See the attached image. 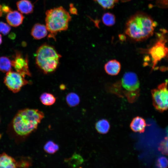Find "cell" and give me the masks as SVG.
Instances as JSON below:
<instances>
[{"label": "cell", "instance_id": "cell-29", "mask_svg": "<svg viewBox=\"0 0 168 168\" xmlns=\"http://www.w3.org/2000/svg\"><path fill=\"white\" fill-rule=\"evenodd\" d=\"M16 34L12 32L10 33L8 35L9 38L12 40L15 39L16 38Z\"/></svg>", "mask_w": 168, "mask_h": 168}, {"label": "cell", "instance_id": "cell-5", "mask_svg": "<svg viewBox=\"0 0 168 168\" xmlns=\"http://www.w3.org/2000/svg\"><path fill=\"white\" fill-rule=\"evenodd\" d=\"M61 57L53 47L44 44L40 46L36 51L35 62L44 73H49L57 68Z\"/></svg>", "mask_w": 168, "mask_h": 168}, {"label": "cell", "instance_id": "cell-31", "mask_svg": "<svg viewBox=\"0 0 168 168\" xmlns=\"http://www.w3.org/2000/svg\"><path fill=\"white\" fill-rule=\"evenodd\" d=\"M2 43V36L0 34V45Z\"/></svg>", "mask_w": 168, "mask_h": 168}, {"label": "cell", "instance_id": "cell-13", "mask_svg": "<svg viewBox=\"0 0 168 168\" xmlns=\"http://www.w3.org/2000/svg\"><path fill=\"white\" fill-rule=\"evenodd\" d=\"M121 68L120 62L116 59L109 60L105 65L104 69L106 72L111 76H116L119 72Z\"/></svg>", "mask_w": 168, "mask_h": 168}, {"label": "cell", "instance_id": "cell-15", "mask_svg": "<svg viewBox=\"0 0 168 168\" xmlns=\"http://www.w3.org/2000/svg\"><path fill=\"white\" fill-rule=\"evenodd\" d=\"M16 5L18 10L21 13L28 14L33 11L34 5L29 0H20L17 2Z\"/></svg>", "mask_w": 168, "mask_h": 168}, {"label": "cell", "instance_id": "cell-17", "mask_svg": "<svg viewBox=\"0 0 168 168\" xmlns=\"http://www.w3.org/2000/svg\"><path fill=\"white\" fill-rule=\"evenodd\" d=\"M12 61L7 57L2 56L0 57V71L7 73L12 70Z\"/></svg>", "mask_w": 168, "mask_h": 168}, {"label": "cell", "instance_id": "cell-26", "mask_svg": "<svg viewBox=\"0 0 168 168\" xmlns=\"http://www.w3.org/2000/svg\"><path fill=\"white\" fill-rule=\"evenodd\" d=\"M11 30L9 25L2 21H0V33L4 35L8 34Z\"/></svg>", "mask_w": 168, "mask_h": 168}, {"label": "cell", "instance_id": "cell-10", "mask_svg": "<svg viewBox=\"0 0 168 168\" xmlns=\"http://www.w3.org/2000/svg\"><path fill=\"white\" fill-rule=\"evenodd\" d=\"M24 17L21 13L17 11H11L7 14L6 19L10 26L16 27L21 25Z\"/></svg>", "mask_w": 168, "mask_h": 168}, {"label": "cell", "instance_id": "cell-3", "mask_svg": "<svg viewBox=\"0 0 168 168\" xmlns=\"http://www.w3.org/2000/svg\"><path fill=\"white\" fill-rule=\"evenodd\" d=\"M44 117V113L38 109L27 108L20 110L13 118V129L18 135L27 136L37 129Z\"/></svg>", "mask_w": 168, "mask_h": 168}, {"label": "cell", "instance_id": "cell-22", "mask_svg": "<svg viewBox=\"0 0 168 168\" xmlns=\"http://www.w3.org/2000/svg\"><path fill=\"white\" fill-rule=\"evenodd\" d=\"M58 145L52 141L47 142L44 147V151L49 154H53L56 153L59 149Z\"/></svg>", "mask_w": 168, "mask_h": 168}, {"label": "cell", "instance_id": "cell-9", "mask_svg": "<svg viewBox=\"0 0 168 168\" xmlns=\"http://www.w3.org/2000/svg\"><path fill=\"white\" fill-rule=\"evenodd\" d=\"M12 67L16 71L25 76H31L28 66V57H24L19 51L16 50L15 54L13 56V59L11 60Z\"/></svg>", "mask_w": 168, "mask_h": 168}, {"label": "cell", "instance_id": "cell-19", "mask_svg": "<svg viewBox=\"0 0 168 168\" xmlns=\"http://www.w3.org/2000/svg\"><path fill=\"white\" fill-rule=\"evenodd\" d=\"M83 161L84 160L82 156L76 153L70 158L65 160V161L67 162L69 165L74 167L80 165Z\"/></svg>", "mask_w": 168, "mask_h": 168}, {"label": "cell", "instance_id": "cell-7", "mask_svg": "<svg viewBox=\"0 0 168 168\" xmlns=\"http://www.w3.org/2000/svg\"><path fill=\"white\" fill-rule=\"evenodd\" d=\"M168 82L166 81L151 91L153 105L156 110L161 112L168 109Z\"/></svg>", "mask_w": 168, "mask_h": 168}, {"label": "cell", "instance_id": "cell-27", "mask_svg": "<svg viewBox=\"0 0 168 168\" xmlns=\"http://www.w3.org/2000/svg\"><path fill=\"white\" fill-rule=\"evenodd\" d=\"M1 11L2 15H3V14H7L12 11V10L9 6L3 4L2 5Z\"/></svg>", "mask_w": 168, "mask_h": 168}, {"label": "cell", "instance_id": "cell-20", "mask_svg": "<svg viewBox=\"0 0 168 168\" xmlns=\"http://www.w3.org/2000/svg\"><path fill=\"white\" fill-rule=\"evenodd\" d=\"M67 104L71 107H75L80 103V99L79 96L76 93L71 92L67 95L66 98Z\"/></svg>", "mask_w": 168, "mask_h": 168}, {"label": "cell", "instance_id": "cell-4", "mask_svg": "<svg viewBox=\"0 0 168 168\" xmlns=\"http://www.w3.org/2000/svg\"><path fill=\"white\" fill-rule=\"evenodd\" d=\"M45 26L49 38H55L58 33L67 30L72 20L70 13L62 6L47 10L45 12Z\"/></svg>", "mask_w": 168, "mask_h": 168}, {"label": "cell", "instance_id": "cell-32", "mask_svg": "<svg viewBox=\"0 0 168 168\" xmlns=\"http://www.w3.org/2000/svg\"><path fill=\"white\" fill-rule=\"evenodd\" d=\"M167 136H168V128L167 129Z\"/></svg>", "mask_w": 168, "mask_h": 168}, {"label": "cell", "instance_id": "cell-25", "mask_svg": "<svg viewBox=\"0 0 168 168\" xmlns=\"http://www.w3.org/2000/svg\"><path fill=\"white\" fill-rule=\"evenodd\" d=\"M156 166L159 168H166L168 166V159L165 156H161L157 160Z\"/></svg>", "mask_w": 168, "mask_h": 168}, {"label": "cell", "instance_id": "cell-11", "mask_svg": "<svg viewBox=\"0 0 168 168\" xmlns=\"http://www.w3.org/2000/svg\"><path fill=\"white\" fill-rule=\"evenodd\" d=\"M19 167V161L6 153L0 154V168Z\"/></svg>", "mask_w": 168, "mask_h": 168}, {"label": "cell", "instance_id": "cell-12", "mask_svg": "<svg viewBox=\"0 0 168 168\" xmlns=\"http://www.w3.org/2000/svg\"><path fill=\"white\" fill-rule=\"evenodd\" d=\"M48 32L45 25L36 23L33 26L31 29V35L35 39L39 40L46 37Z\"/></svg>", "mask_w": 168, "mask_h": 168}, {"label": "cell", "instance_id": "cell-23", "mask_svg": "<svg viewBox=\"0 0 168 168\" xmlns=\"http://www.w3.org/2000/svg\"><path fill=\"white\" fill-rule=\"evenodd\" d=\"M104 9L113 8L118 0H94Z\"/></svg>", "mask_w": 168, "mask_h": 168}, {"label": "cell", "instance_id": "cell-2", "mask_svg": "<svg viewBox=\"0 0 168 168\" xmlns=\"http://www.w3.org/2000/svg\"><path fill=\"white\" fill-rule=\"evenodd\" d=\"M108 92L120 97H126L130 103L137 101L140 94V82L137 74L133 72H125L118 81L105 85Z\"/></svg>", "mask_w": 168, "mask_h": 168}, {"label": "cell", "instance_id": "cell-1", "mask_svg": "<svg viewBox=\"0 0 168 168\" xmlns=\"http://www.w3.org/2000/svg\"><path fill=\"white\" fill-rule=\"evenodd\" d=\"M156 23L148 15L138 12L131 16L125 25V33L131 40H144L153 34Z\"/></svg>", "mask_w": 168, "mask_h": 168}, {"label": "cell", "instance_id": "cell-16", "mask_svg": "<svg viewBox=\"0 0 168 168\" xmlns=\"http://www.w3.org/2000/svg\"><path fill=\"white\" fill-rule=\"evenodd\" d=\"M95 127L98 133L100 134H105L109 132L110 125L109 122L107 119H102L96 122Z\"/></svg>", "mask_w": 168, "mask_h": 168}, {"label": "cell", "instance_id": "cell-6", "mask_svg": "<svg viewBox=\"0 0 168 168\" xmlns=\"http://www.w3.org/2000/svg\"><path fill=\"white\" fill-rule=\"evenodd\" d=\"M158 35V39L150 48L144 50L142 52L148 54L151 58L154 69L157 63L166 56H168V48L166 45V40L164 34Z\"/></svg>", "mask_w": 168, "mask_h": 168}, {"label": "cell", "instance_id": "cell-14", "mask_svg": "<svg viewBox=\"0 0 168 168\" xmlns=\"http://www.w3.org/2000/svg\"><path fill=\"white\" fill-rule=\"evenodd\" d=\"M147 124L145 119L142 117L137 116L133 119L130 127L134 132L142 133L144 132Z\"/></svg>", "mask_w": 168, "mask_h": 168}, {"label": "cell", "instance_id": "cell-28", "mask_svg": "<svg viewBox=\"0 0 168 168\" xmlns=\"http://www.w3.org/2000/svg\"><path fill=\"white\" fill-rule=\"evenodd\" d=\"M69 12L71 14H73L77 15V10L74 7L72 4H71L70 5Z\"/></svg>", "mask_w": 168, "mask_h": 168}, {"label": "cell", "instance_id": "cell-30", "mask_svg": "<svg viewBox=\"0 0 168 168\" xmlns=\"http://www.w3.org/2000/svg\"><path fill=\"white\" fill-rule=\"evenodd\" d=\"M1 7L2 5H1L0 3V17L2 16L3 15L1 11Z\"/></svg>", "mask_w": 168, "mask_h": 168}, {"label": "cell", "instance_id": "cell-8", "mask_svg": "<svg viewBox=\"0 0 168 168\" xmlns=\"http://www.w3.org/2000/svg\"><path fill=\"white\" fill-rule=\"evenodd\" d=\"M25 77V76L16 71L11 70L6 73L4 78V83L9 90L16 93L28 83Z\"/></svg>", "mask_w": 168, "mask_h": 168}, {"label": "cell", "instance_id": "cell-21", "mask_svg": "<svg viewBox=\"0 0 168 168\" xmlns=\"http://www.w3.org/2000/svg\"><path fill=\"white\" fill-rule=\"evenodd\" d=\"M102 20L104 24L108 26H113L115 22V16L110 12L104 13L102 16Z\"/></svg>", "mask_w": 168, "mask_h": 168}, {"label": "cell", "instance_id": "cell-18", "mask_svg": "<svg viewBox=\"0 0 168 168\" xmlns=\"http://www.w3.org/2000/svg\"><path fill=\"white\" fill-rule=\"evenodd\" d=\"M42 103L46 106L53 105L55 102L56 98L52 94L47 92L42 93L40 97Z\"/></svg>", "mask_w": 168, "mask_h": 168}, {"label": "cell", "instance_id": "cell-24", "mask_svg": "<svg viewBox=\"0 0 168 168\" xmlns=\"http://www.w3.org/2000/svg\"><path fill=\"white\" fill-rule=\"evenodd\" d=\"M158 149L162 154L168 156V136L161 142Z\"/></svg>", "mask_w": 168, "mask_h": 168}]
</instances>
